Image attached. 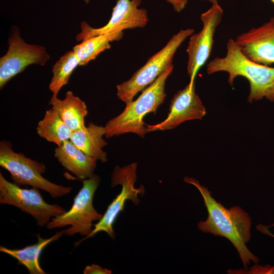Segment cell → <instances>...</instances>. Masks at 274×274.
Returning a JSON list of instances; mask_svg holds the SVG:
<instances>
[{"instance_id":"3","label":"cell","mask_w":274,"mask_h":274,"mask_svg":"<svg viewBox=\"0 0 274 274\" xmlns=\"http://www.w3.org/2000/svg\"><path fill=\"white\" fill-rule=\"evenodd\" d=\"M172 64L163 72L149 86L146 87L134 101L126 104L123 111L108 121L105 125L107 139L125 133H133L144 138L148 132L143 118L150 113H156L166 96L165 82L172 73Z\"/></svg>"},{"instance_id":"1","label":"cell","mask_w":274,"mask_h":274,"mask_svg":"<svg viewBox=\"0 0 274 274\" xmlns=\"http://www.w3.org/2000/svg\"><path fill=\"white\" fill-rule=\"evenodd\" d=\"M183 180L198 189L208 211L207 219L197 223L198 230L228 239L236 249L243 269L248 268L251 261L254 264L258 263V257L246 246L251 238L252 220L249 214L239 206L225 208L213 197L212 192L207 187L201 185L196 179L185 177Z\"/></svg>"},{"instance_id":"24","label":"cell","mask_w":274,"mask_h":274,"mask_svg":"<svg viewBox=\"0 0 274 274\" xmlns=\"http://www.w3.org/2000/svg\"><path fill=\"white\" fill-rule=\"evenodd\" d=\"M256 228L262 233L274 238V234L271 233L269 230V226L268 225L267 226L262 224H258L256 225Z\"/></svg>"},{"instance_id":"10","label":"cell","mask_w":274,"mask_h":274,"mask_svg":"<svg viewBox=\"0 0 274 274\" xmlns=\"http://www.w3.org/2000/svg\"><path fill=\"white\" fill-rule=\"evenodd\" d=\"M223 15V9L218 3L212 4L208 10L201 14L202 28L190 36L186 49L188 56L187 71L190 82H194L196 74L211 54L214 34Z\"/></svg>"},{"instance_id":"22","label":"cell","mask_w":274,"mask_h":274,"mask_svg":"<svg viewBox=\"0 0 274 274\" xmlns=\"http://www.w3.org/2000/svg\"><path fill=\"white\" fill-rule=\"evenodd\" d=\"M83 272L84 274H111L112 271L97 264H93L86 266Z\"/></svg>"},{"instance_id":"13","label":"cell","mask_w":274,"mask_h":274,"mask_svg":"<svg viewBox=\"0 0 274 274\" xmlns=\"http://www.w3.org/2000/svg\"><path fill=\"white\" fill-rule=\"evenodd\" d=\"M243 54L259 64H274V17L257 27L238 35L235 40Z\"/></svg>"},{"instance_id":"19","label":"cell","mask_w":274,"mask_h":274,"mask_svg":"<svg viewBox=\"0 0 274 274\" xmlns=\"http://www.w3.org/2000/svg\"><path fill=\"white\" fill-rule=\"evenodd\" d=\"M37 131L40 137L57 146L70 140L73 132L52 108L46 111L43 119L38 122Z\"/></svg>"},{"instance_id":"18","label":"cell","mask_w":274,"mask_h":274,"mask_svg":"<svg viewBox=\"0 0 274 274\" xmlns=\"http://www.w3.org/2000/svg\"><path fill=\"white\" fill-rule=\"evenodd\" d=\"M123 32L100 35L84 40L73 48L80 65H86L105 50L111 48L110 42L121 40Z\"/></svg>"},{"instance_id":"6","label":"cell","mask_w":274,"mask_h":274,"mask_svg":"<svg viewBox=\"0 0 274 274\" xmlns=\"http://www.w3.org/2000/svg\"><path fill=\"white\" fill-rule=\"evenodd\" d=\"M83 186L74 199L71 209L64 214L53 217L46 225L48 229L70 226L64 230V234L72 236L79 233L88 235L92 230L93 221H99L102 217L93 205L94 193L100 182V177L94 174L88 179L82 180Z\"/></svg>"},{"instance_id":"5","label":"cell","mask_w":274,"mask_h":274,"mask_svg":"<svg viewBox=\"0 0 274 274\" xmlns=\"http://www.w3.org/2000/svg\"><path fill=\"white\" fill-rule=\"evenodd\" d=\"M194 31L192 28L181 29L174 35L166 45L152 56L129 80L117 86L118 98L126 105L132 101L138 92L150 85L163 72L173 64V58L177 49Z\"/></svg>"},{"instance_id":"20","label":"cell","mask_w":274,"mask_h":274,"mask_svg":"<svg viewBox=\"0 0 274 274\" xmlns=\"http://www.w3.org/2000/svg\"><path fill=\"white\" fill-rule=\"evenodd\" d=\"M78 65H80L79 61L73 50L66 52L55 63L49 85L52 96L57 97L60 90L68 84L71 75Z\"/></svg>"},{"instance_id":"15","label":"cell","mask_w":274,"mask_h":274,"mask_svg":"<svg viewBox=\"0 0 274 274\" xmlns=\"http://www.w3.org/2000/svg\"><path fill=\"white\" fill-rule=\"evenodd\" d=\"M49 104L73 131L86 128L85 118L88 114L86 105L72 91H67L63 99L52 96Z\"/></svg>"},{"instance_id":"11","label":"cell","mask_w":274,"mask_h":274,"mask_svg":"<svg viewBox=\"0 0 274 274\" xmlns=\"http://www.w3.org/2000/svg\"><path fill=\"white\" fill-rule=\"evenodd\" d=\"M142 0H117L113 8L109 22L104 26L93 28L86 22L81 23V32L76 39L82 41L87 38L100 35L123 31L124 29L143 28L148 22L147 11L139 8Z\"/></svg>"},{"instance_id":"2","label":"cell","mask_w":274,"mask_h":274,"mask_svg":"<svg viewBox=\"0 0 274 274\" xmlns=\"http://www.w3.org/2000/svg\"><path fill=\"white\" fill-rule=\"evenodd\" d=\"M226 47V54L224 57H216L207 64V74L227 73V81L230 86L233 85L237 77H243L250 84L248 102L252 103L263 98L274 101V67L259 64L248 58L235 40L229 39Z\"/></svg>"},{"instance_id":"17","label":"cell","mask_w":274,"mask_h":274,"mask_svg":"<svg viewBox=\"0 0 274 274\" xmlns=\"http://www.w3.org/2000/svg\"><path fill=\"white\" fill-rule=\"evenodd\" d=\"M64 233V230L56 232L48 238L41 237L37 235V243L26 246L20 249H11L0 246V251L6 253L16 259L19 264L24 265L30 274H46L41 267L39 258L43 250L51 243L59 239Z\"/></svg>"},{"instance_id":"26","label":"cell","mask_w":274,"mask_h":274,"mask_svg":"<svg viewBox=\"0 0 274 274\" xmlns=\"http://www.w3.org/2000/svg\"><path fill=\"white\" fill-rule=\"evenodd\" d=\"M271 2H272L273 3H274V0H270Z\"/></svg>"},{"instance_id":"21","label":"cell","mask_w":274,"mask_h":274,"mask_svg":"<svg viewBox=\"0 0 274 274\" xmlns=\"http://www.w3.org/2000/svg\"><path fill=\"white\" fill-rule=\"evenodd\" d=\"M228 273H254V274H274V265L266 264L264 266L255 263L249 269H228Z\"/></svg>"},{"instance_id":"23","label":"cell","mask_w":274,"mask_h":274,"mask_svg":"<svg viewBox=\"0 0 274 274\" xmlns=\"http://www.w3.org/2000/svg\"><path fill=\"white\" fill-rule=\"evenodd\" d=\"M167 2L170 4L174 10L177 12H181L186 6L188 0H165ZM210 3L214 4H217L218 0H207Z\"/></svg>"},{"instance_id":"27","label":"cell","mask_w":274,"mask_h":274,"mask_svg":"<svg viewBox=\"0 0 274 274\" xmlns=\"http://www.w3.org/2000/svg\"><path fill=\"white\" fill-rule=\"evenodd\" d=\"M269 226H274V224H272V225H269Z\"/></svg>"},{"instance_id":"9","label":"cell","mask_w":274,"mask_h":274,"mask_svg":"<svg viewBox=\"0 0 274 274\" xmlns=\"http://www.w3.org/2000/svg\"><path fill=\"white\" fill-rule=\"evenodd\" d=\"M8 49L0 58V89L29 65L44 66L50 57L45 47L26 43L18 27L13 26L8 38Z\"/></svg>"},{"instance_id":"8","label":"cell","mask_w":274,"mask_h":274,"mask_svg":"<svg viewBox=\"0 0 274 274\" xmlns=\"http://www.w3.org/2000/svg\"><path fill=\"white\" fill-rule=\"evenodd\" d=\"M0 203L14 206L29 214L38 226H46L53 217L64 214L65 209L57 204L47 203L39 188H21L10 182L0 172Z\"/></svg>"},{"instance_id":"16","label":"cell","mask_w":274,"mask_h":274,"mask_svg":"<svg viewBox=\"0 0 274 274\" xmlns=\"http://www.w3.org/2000/svg\"><path fill=\"white\" fill-rule=\"evenodd\" d=\"M106 132L105 126L90 122L85 129L73 131L70 140L87 155L104 163L108 161L107 153L102 150L108 144L102 138Z\"/></svg>"},{"instance_id":"12","label":"cell","mask_w":274,"mask_h":274,"mask_svg":"<svg viewBox=\"0 0 274 274\" xmlns=\"http://www.w3.org/2000/svg\"><path fill=\"white\" fill-rule=\"evenodd\" d=\"M206 114L205 107L195 92L194 82H190L175 94L166 118L157 124L146 125V130L148 132L173 129L185 121L201 119Z\"/></svg>"},{"instance_id":"7","label":"cell","mask_w":274,"mask_h":274,"mask_svg":"<svg viewBox=\"0 0 274 274\" xmlns=\"http://www.w3.org/2000/svg\"><path fill=\"white\" fill-rule=\"evenodd\" d=\"M137 166L136 162H132L123 167L117 165L114 167L111 175V186L113 188L121 185V191L109 205L102 218L96 224H93L94 228L91 233L75 243V247L99 232H105L114 239L113 224L119 213L123 211L126 201L130 200L137 205L140 202L139 195L143 196L145 192L144 186L136 188L134 185L137 179Z\"/></svg>"},{"instance_id":"25","label":"cell","mask_w":274,"mask_h":274,"mask_svg":"<svg viewBox=\"0 0 274 274\" xmlns=\"http://www.w3.org/2000/svg\"><path fill=\"white\" fill-rule=\"evenodd\" d=\"M86 4H88L90 0H83Z\"/></svg>"},{"instance_id":"14","label":"cell","mask_w":274,"mask_h":274,"mask_svg":"<svg viewBox=\"0 0 274 274\" xmlns=\"http://www.w3.org/2000/svg\"><path fill=\"white\" fill-rule=\"evenodd\" d=\"M54 156L61 165L83 180L94 175L97 160L78 148L70 140L54 149Z\"/></svg>"},{"instance_id":"4","label":"cell","mask_w":274,"mask_h":274,"mask_svg":"<svg viewBox=\"0 0 274 274\" xmlns=\"http://www.w3.org/2000/svg\"><path fill=\"white\" fill-rule=\"evenodd\" d=\"M0 165L10 173L13 182L19 186L29 185L41 189L54 198L72 191L70 186L58 185L44 178L45 164L14 151L11 143L7 141L0 142Z\"/></svg>"}]
</instances>
